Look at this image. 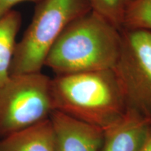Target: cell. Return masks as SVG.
I'll return each instance as SVG.
<instances>
[{
  "label": "cell",
  "mask_w": 151,
  "mask_h": 151,
  "mask_svg": "<svg viewBox=\"0 0 151 151\" xmlns=\"http://www.w3.org/2000/svg\"><path fill=\"white\" fill-rule=\"evenodd\" d=\"M55 111L104 131L127 111L121 86L113 69L52 78Z\"/></svg>",
  "instance_id": "cell-1"
},
{
  "label": "cell",
  "mask_w": 151,
  "mask_h": 151,
  "mask_svg": "<svg viewBox=\"0 0 151 151\" xmlns=\"http://www.w3.org/2000/svg\"><path fill=\"white\" fill-rule=\"evenodd\" d=\"M121 44V30L90 10L68 24L45 66L56 75L113 69Z\"/></svg>",
  "instance_id": "cell-2"
},
{
  "label": "cell",
  "mask_w": 151,
  "mask_h": 151,
  "mask_svg": "<svg viewBox=\"0 0 151 151\" xmlns=\"http://www.w3.org/2000/svg\"><path fill=\"white\" fill-rule=\"evenodd\" d=\"M91 10L88 0H40L17 42L11 76L41 72L50 49L68 24Z\"/></svg>",
  "instance_id": "cell-3"
},
{
  "label": "cell",
  "mask_w": 151,
  "mask_h": 151,
  "mask_svg": "<svg viewBox=\"0 0 151 151\" xmlns=\"http://www.w3.org/2000/svg\"><path fill=\"white\" fill-rule=\"evenodd\" d=\"M52 78L41 72L11 75L0 88V140L50 118Z\"/></svg>",
  "instance_id": "cell-4"
},
{
  "label": "cell",
  "mask_w": 151,
  "mask_h": 151,
  "mask_svg": "<svg viewBox=\"0 0 151 151\" xmlns=\"http://www.w3.org/2000/svg\"><path fill=\"white\" fill-rule=\"evenodd\" d=\"M122 44L113 70L127 109L151 121V31L122 29Z\"/></svg>",
  "instance_id": "cell-5"
},
{
  "label": "cell",
  "mask_w": 151,
  "mask_h": 151,
  "mask_svg": "<svg viewBox=\"0 0 151 151\" xmlns=\"http://www.w3.org/2000/svg\"><path fill=\"white\" fill-rule=\"evenodd\" d=\"M55 151H101L104 131L54 111L50 115Z\"/></svg>",
  "instance_id": "cell-6"
},
{
  "label": "cell",
  "mask_w": 151,
  "mask_h": 151,
  "mask_svg": "<svg viewBox=\"0 0 151 151\" xmlns=\"http://www.w3.org/2000/svg\"><path fill=\"white\" fill-rule=\"evenodd\" d=\"M150 123V120L128 109L120 120L104 131L101 151H139Z\"/></svg>",
  "instance_id": "cell-7"
},
{
  "label": "cell",
  "mask_w": 151,
  "mask_h": 151,
  "mask_svg": "<svg viewBox=\"0 0 151 151\" xmlns=\"http://www.w3.org/2000/svg\"><path fill=\"white\" fill-rule=\"evenodd\" d=\"M0 151H55L50 118L1 139Z\"/></svg>",
  "instance_id": "cell-8"
},
{
  "label": "cell",
  "mask_w": 151,
  "mask_h": 151,
  "mask_svg": "<svg viewBox=\"0 0 151 151\" xmlns=\"http://www.w3.org/2000/svg\"><path fill=\"white\" fill-rule=\"evenodd\" d=\"M21 20L20 13L13 9L0 17V88L11 76V66Z\"/></svg>",
  "instance_id": "cell-9"
},
{
  "label": "cell",
  "mask_w": 151,
  "mask_h": 151,
  "mask_svg": "<svg viewBox=\"0 0 151 151\" xmlns=\"http://www.w3.org/2000/svg\"><path fill=\"white\" fill-rule=\"evenodd\" d=\"M122 29L151 31V0L130 1L124 14Z\"/></svg>",
  "instance_id": "cell-10"
},
{
  "label": "cell",
  "mask_w": 151,
  "mask_h": 151,
  "mask_svg": "<svg viewBox=\"0 0 151 151\" xmlns=\"http://www.w3.org/2000/svg\"><path fill=\"white\" fill-rule=\"evenodd\" d=\"M91 10L121 30L130 0H88Z\"/></svg>",
  "instance_id": "cell-11"
},
{
  "label": "cell",
  "mask_w": 151,
  "mask_h": 151,
  "mask_svg": "<svg viewBox=\"0 0 151 151\" xmlns=\"http://www.w3.org/2000/svg\"><path fill=\"white\" fill-rule=\"evenodd\" d=\"M40 0H0V17L12 10L14 6L25 1H35L39 2Z\"/></svg>",
  "instance_id": "cell-12"
},
{
  "label": "cell",
  "mask_w": 151,
  "mask_h": 151,
  "mask_svg": "<svg viewBox=\"0 0 151 151\" xmlns=\"http://www.w3.org/2000/svg\"><path fill=\"white\" fill-rule=\"evenodd\" d=\"M139 151H151V123L149 126L145 140Z\"/></svg>",
  "instance_id": "cell-13"
},
{
  "label": "cell",
  "mask_w": 151,
  "mask_h": 151,
  "mask_svg": "<svg viewBox=\"0 0 151 151\" xmlns=\"http://www.w3.org/2000/svg\"><path fill=\"white\" fill-rule=\"evenodd\" d=\"M132 1V0H130V1ZM130 1H129V2H130Z\"/></svg>",
  "instance_id": "cell-14"
}]
</instances>
